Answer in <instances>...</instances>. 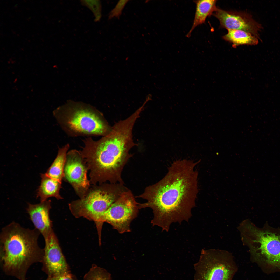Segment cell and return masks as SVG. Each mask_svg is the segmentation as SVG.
I'll return each instance as SVG.
<instances>
[{
	"label": "cell",
	"mask_w": 280,
	"mask_h": 280,
	"mask_svg": "<svg viewBox=\"0 0 280 280\" xmlns=\"http://www.w3.org/2000/svg\"><path fill=\"white\" fill-rule=\"evenodd\" d=\"M195 280H233L238 267L230 253L203 249L194 265Z\"/></svg>",
	"instance_id": "cell-7"
},
{
	"label": "cell",
	"mask_w": 280,
	"mask_h": 280,
	"mask_svg": "<svg viewBox=\"0 0 280 280\" xmlns=\"http://www.w3.org/2000/svg\"><path fill=\"white\" fill-rule=\"evenodd\" d=\"M44 280H76L75 276L69 272L54 276L49 277Z\"/></svg>",
	"instance_id": "cell-20"
},
{
	"label": "cell",
	"mask_w": 280,
	"mask_h": 280,
	"mask_svg": "<svg viewBox=\"0 0 280 280\" xmlns=\"http://www.w3.org/2000/svg\"><path fill=\"white\" fill-rule=\"evenodd\" d=\"M83 280H112L110 274L105 269L92 265L84 275Z\"/></svg>",
	"instance_id": "cell-17"
},
{
	"label": "cell",
	"mask_w": 280,
	"mask_h": 280,
	"mask_svg": "<svg viewBox=\"0 0 280 280\" xmlns=\"http://www.w3.org/2000/svg\"><path fill=\"white\" fill-rule=\"evenodd\" d=\"M45 246L42 269L51 277L70 272L69 266L62 253L53 230L45 237Z\"/></svg>",
	"instance_id": "cell-10"
},
{
	"label": "cell",
	"mask_w": 280,
	"mask_h": 280,
	"mask_svg": "<svg viewBox=\"0 0 280 280\" xmlns=\"http://www.w3.org/2000/svg\"><path fill=\"white\" fill-rule=\"evenodd\" d=\"M82 4L90 9L96 18L99 19L101 16V5L99 1H84Z\"/></svg>",
	"instance_id": "cell-18"
},
{
	"label": "cell",
	"mask_w": 280,
	"mask_h": 280,
	"mask_svg": "<svg viewBox=\"0 0 280 280\" xmlns=\"http://www.w3.org/2000/svg\"><path fill=\"white\" fill-rule=\"evenodd\" d=\"M41 183L37 195V197L40 198V202L51 197H54L58 200L63 199L59 194L61 183L52 178L45 173L41 174Z\"/></svg>",
	"instance_id": "cell-13"
},
{
	"label": "cell",
	"mask_w": 280,
	"mask_h": 280,
	"mask_svg": "<svg viewBox=\"0 0 280 280\" xmlns=\"http://www.w3.org/2000/svg\"><path fill=\"white\" fill-rule=\"evenodd\" d=\"M228 30V33L223 38L233 44L234 47L240 45H255L258 43V38L251 33L239 30Z\"/></svg>",
	"instance_id": "cell-16"
},
{
	"label": "cell",
	"mask_w": 280,
	"mask_h": 280,
	"mask_svg": "<svg viewBox=\"0 0 280 280\" xmlns=\"http://www.w3.org/2000/svg\"><path fill=\"white\" fill-rule=\"evenodd\" d=\"M200 162L186 159L174 161L162 179L136 196L146 201L138 203L139 209H152L153 226L168 232L173 223L188 222L192 210L196 206L198 173L195 168Z\"/></svg>",
	"instance_id": "cell-1"
},
{
	"label": "cell",
	"mask_w": 280,
	"mask_h": 280,
	"mask_svg": "<svg viewBox=\"0 0 280 280\" xmlns=\"http://www.w3.org/2000/svg\"><path fill=\"white\" fill-rule=\"evenodd\" d=\"M40 232L35 228L22 227L12 222L3 228L0 235V256L2 268L6 275L19 280H27L30 267L42 263L44 249L39 246Z\"/></svg>",
	"instance_id": "cell-3"
},
{
	"label": "cell",
	"mask_w": 280,
	"mask_h": 280,
	"mask_svg": "<svg viewBox=\"0 0 280 280\" xmlns=\"http://www.w3.org/2000/svg\"><path fill=\"white\" fill-rule=\"evenodd\" d=\"M128 0H120L116 6L110 12L108 19H110L114 17L119 19L122 10Z\"/></svg>",
	"instance_id": "cell-19"
},
{
	"label": "cell",
	"mask_w": 280,
	"mask_h": 280,
	"mask_svg": "<svg viewBox=\"0 0 280 280\" xmlns=\"http://www.w3.org/2000/svg\"><path fill=\"white\" fill-rule=\"evenodd\" d=\"M88 170L87 163L80 151L73 149L68 151L63 179L71 185L80 198L86 195L90 187V181L87 177Z\"/></svg>",
	"instance_id": "cell-9"
},
{
	"label": "cell",
	"mask_w": 280,
	"mask_h": 280,
	"mask_svg": "<svg viewBox=\"0 0 280 280\" xmlns=\"http://www.w3.org/2000/svg\"><path fill=\"white\" fill-rule=\"evenodd\" d=\"M53 114L61 128L70 137L103 136L111 129L101 112L81 102L68 100Z\"/></svg>",
	"instance_id": "cell-4"
},
{
	"label": "cell",
	"mask_w": 280,
	"mask_h": 280,
	"mask_svg": "<svg viewBox=\"0 0 280 280\" xmlns=\"http://www.w3.org/2000/svg\"><path fill=\"white\" fill-rule=\"evenodd\" d=\"M140 107L130 116L116 123L108 134L97 140L91 137L83 141L80 151L90 171L93 182L101 184L124 183L121 173L132 155L129 152L135 145L132 130L136 120L143 111Z\"/></svg>",
	"instance_id": "cell-2"
},
{
	"label": "cell",
	"mask_w": 280,
	"mask_h": 280,
	"mask_svg": "<svg viewBox=\"0 0 280 280\" xmlns=\"http://www.w3.org/2000/svg\"><path fill=\"white\" fill-rule=\"evenodd\" d=\"M213 14L222 27L227 30L243 31L258 38L260 25L248 14L244 13L226 11L217 8Z\"/></svg>",
	"instance_id": "cell-11"
},
{
	"label": "cell",
	"mask_w": 280,
	"mask_h": 280,
	"mask_svg": "<svg viewBox=\"0 0 280 280\" xmlns=\"http://www.w3.org/2000/svg\"><path fill=\"white\" fill-rule=\"evenodd\" d=\"M194 1L196 5V11L192 25L186 35L188 37L190 36L196 27L204 23L207 17L217 8L216 6V0H199Z\"/></svg>",
	"instance_id": "cell-14"
},
{
	"label": "cell",
	"mask_w": 280,
	"mask_h": 280,
	"mask_svg": "<svg viewBox=\"0 0 280 280\" xmlns=\"http://www.w3.org/2000/svg\"><path fill=\"white\" fill-rule=\"evenodd\" d=\"M70 145L67 144L59 148L57 154L45 173L52 178L62 183L64 179V170L67 153Z\"/></svg>",
	"instance_id": "cell-15"
},
{
	"label": "cell",
	"mask_w": 280,
	"mask_h": 280,
	"mask_svg": "<svg viewBox=\"0 0 280 280\" xmlns=\"http://www.w3.org/2000/svg\"><path fill=\"white\" fill-rule=\"evenodd\" d=\"M139 209L131 191L129 189L125 191L100 217L96 225L99 234L104 222L110 224L120 233L130 232L131 223L137 216Z\"/></svg>",
	"instance_id": "cell-8"
},
{
	"label": "cell",
	"mask_w": 280,
	"mask_h": 280,
	"mask_svg": "<svg viewBox=\"0 0 280 280\" xmlns=\"http://www.w3.org/2000/svg\"><path fill=\"white\" fill-rule=\"evenodd\" d=\"M51 201L46 200L36 204L28 203L26 210L35 228L44 238L53 230L52 222L49 216Z\"/></svg>",
	"instance_id": "cell-12"
},
{
	"label": "cell",
	"mask_w": 280,
	"mask_h": 280,
	"mask_svg": "<svg viewBox=\"0 0 280 280\" xmlns=\"http://www.w3.org/2000/svg\"><path fill=\"white\" fill-rule=\"evenodd\" d=\"M128 189L120 183L93 185L84 197L69 203V208L75 217L86 218L97 225L104 212Z\"/></svg>",
	"instance_id": "cell-6"
},
{
	"label": "cell",
	"mask_w": 280,
	"mask_h": 280,
	"mask_svg": "<svg viewBox=\"0 0 280 280\" xmlns=\"http://www.w3.org/2000/svg\"><path fill=\"white\" fill-rule=\"evenodd\" d=\"M243 235L249 247L251 261L267 275L280 273V228L267 222L261 228L247 222Z\"/></svg>",
	"instance_id": "cell-5"
}]
</instances>
